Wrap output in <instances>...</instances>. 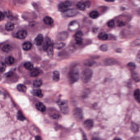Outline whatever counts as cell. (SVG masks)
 Instances as JSON below:
<instances>
[{"label": "cell", "mask_w": 140, "mask_h": 140, "mask_svg": "<svg viewBox=\"0 0 140 140\" xmlns=\"http://www.w3.org/2000/svg\"><path fill=\"white\" fill-rule=\"evenodd\" d=\"M93 122L92 120L89 119L86 120L84 122V126L86 129L88 130H90L92 128L93 126Z\"/></svg>", "instance_id": "9"}, {"label": "cell", "mask_w": 140, "mask_h": 140, "mask_svg": "<svg viewBox=\"0 0 140 140\" xmlns=\"http://www.w3.org/2000/svg\"><path fill=\"white\" fill-rule=\"evenodd\" d=\"M53 79L55 82H58L60 80V73L58 71H53Z\"/></svg>", "instance_id": "22"}, {"label": "cell", "mask_w": 140, "mask_h": 140, "mask_svg": "<svg viewBox=\"0 0 140 140\" xmlns=\"http://www.w3.org/2000/svg\"><path fill=\"white\" fill-rule=\"evenodd\" d=\"M6 69V65L3 62H1L0 65V72L1 73L4 72Z\"/></svg>", "instance_id": "39"}, {"label": "cell", "mask_w": 140, "mask_h": 140, "mask_svg": "<svg viewBox=\"0 0 140 140\" xmlns=\"http://www.w3.org/2000/svg\"><path fill=\"white\" fill-rule=\"evenodd\" d=\"M92 76V71L90 69L87 68L83 70L81 73V79L83 82L87 83L91 80Z\"/></svg>", "instance_id": "1"}, {"label": "cell", "mask_w": 140, "mask_h": 140, "mask_svg": "<svg viewBox=\"0 0 140 140\" xmlns=\"http://www.w3.org/2000/svg\"><path fill=\"white\" fill-rule=\"evenodd\" d=\"M17 89L18 91L22 93H25L26 91V87L24 85L20 84L17 86Z\"/></svg>", "instance_id": "24"}, {"label": "cell", "mask_w": 140, "mask_h": 140, "mask_svg": "<svg viewBox=\"0 0 140 140\" xmlns=\"http://www.w3.org/2000/svg\"><path fill=\"white\" fill-rule=\"evenodd\" d=\"M69 80L72 83H74L78 80L79 78V74L76 68H74L70 72L69 74Z\"/></svg>", "instance_id": "2"}, {"label": "cell", "mask_w": 140, "mask_h": 140, "mask_svg": "<svg viewBox=\"0 0 140 140\" xmlns=\"http://www.w3.org/2000/svg\"><path fill=\"white\" fill-rule=\"evenodd\" d=\"M43 22L45 24L47 25H51L53 23V19L50 17H46L44 18Z\"/></svg>", "instance_id": "14"}, {"label": "cell", "mask_w": 140, "mask_h": 140, "mask_svg": "<svg viewBox=\"0 0 140 140\" xmlns=\"http://www.w3.org/2000/svg\"><path fill=\"white\" fill-rule=\"evenodd\" d=\"M14 28V25L13 23L8 22L5 25V29L8 31H11Z\"/></svg>", "instance_id": "18"}, {"label": "cell", "mask_w": 140, "mask_h": 140, "mask_svg": "<svg viewBox=\"0 0 140 140\" xmlns=\"http://www.w3.org/2000/svg\"><path fill=\"white\" fill-rule=\"evenodd\" d=\"M73 114L75 117L78 120H81L83 118V113L81 108H75L74 110Z\"/></svg>", "instance_id": "6"}, {"label": "cell", "mask_w": 140, "mask_h": 140, "mask_svg": "<svg viewBox=\"0 0 140 140\" xmlns=\"http://www.w3.org/2000/svg\"><path fill=\"white\" fill-rule=\"evenodd\" d=\"M68 36V33L67 32H61L58 34V39L61 40H63L67 39Z\"/></svg>", "instance_id": "16"}, {"label": "cell", "mask_w": 140, "mask_h": 140, "mask_svg": "<svg viewBox=\"0 0 140 140\" xmlns=\"http://www.w3.org/2000/svg\"><path fill=\"white\" fill-rule=\"evenodd\" d=\"M13 72H9L8 73H7V74H6V76L8 77H10V76H11L13 75Z\"/></svg>", "instance_id": "47"}, {"label": "cell", "mask_w": 140, "mask_h": 140, "mask_svg": "<svg viewBox=\"0 0 140 140\" xmlns=\"http://www.w3.org/2000/svg\"><path fill=\"white\" fill-rule=\"evenodd\" d=\"M83 140H88L85 134H83Z\"/></svg>", "instance_id": "48"}, {"label": "cell", "mask_w": 140, "mask_h": 140, "mask_svg": "<svg viewBox=\"0 0 140 140\" xmlns=\"http://www.w3.org/2000/svg\"><path fill=\"white\" fill-rule=\"evenodd\" d=\"M39 74V71L37 68H33L30 71V75L31 77H37Z\"/></svg>", "instance_id": "19"}, {"label": "cell", "mask_w": 140, "mask_h": 140, "mask_svg": "<svg viewBox=\"0 0 140 140\" xmlns=\"http://www.w3.org/2000/svg\"><path fill=\"white\" fill-rule=\"evenodd\" d=\"M92 140H102L100 139H99V138H93Z\"/></svg>", "instance_id": "50"}, {"label": "cell", "mask_w": 140, "mask_h": 140, "mask_svg": "<svg viewBox=\"0 0 140 140\" xmlns=\"http://www.w3.org/2000/svg\"><path fill=\"white\" fill-rule=\"evenodd\" d=\"M98 38L100 40L102 41L106 40L108 38V35L106 33L102 32L99 33L98 34Z\"/></svg>", "instance_id": "21"}, {"label": "cell", "mask_w": 140, "mask_h": 140, "mask_svg": "<svg viewBox=\"0 0 140 140\" xmlns=\"http://www.w3.org/2000/svg\"><path fill=\"white\" fill-rule=\"evenodd\" d=\"M108 46L106 45V44H103L102 45H101V46L100 47V49L101 50V51H106L108 50Z\"/></svg>", "instance_id": "37"}, {"label": "cell", "mask_w": 140, "mask_h": 140, "mask_svg": "<svg viewBox=\"0 0 140 140\" xmlns=\"http://www.w3.org/2000/svg\"><path fill=\"white\" fill-rule=\"evenodd\" d=\"M4 17H5V15L4 14H3V12H0V20H3V19H4Z\"/></svg>", "instance_id": "45"}, {"label": "cell", "mask_w": 140, "mask_h": 140, "mask_svg": "<svg viewBox=\"0 0 140 140\" xmlns=\"http://www.w3.org/2000/svg\"><path fill=\"white\" fill-rule=\"evenodd\" d=\"M136 59L137 62L140 63V51H139V53H138L137 55L136 56Z\"/></svg>", "instance_id": "43"}, {"label": "cell", "mask_w": 140, "mask_h": 140, "mask_svg": "<svg viewBox=\"0 0 140 140\" xmlns=\"http://www.w3.org/2000/svg\"><path fill=\"white\" fill-rule=\"evenodd\" d=\"M127 66L129 69L131 71H134L136 68V66L135 64L132 63V62L129 63L128 64Z\"/></svg>", "instance_id": "34"}, {"label": "cell", "mask_w": 140, "mask_h": 140, "mask_svg": "<svg viewBox=\"0 0 140 140\" xmlns=\"http://www.w3.org/2000/svg\"><path fill=\"white\" fill-rule=\"evenodd\" d=\"M11 49V46L9 44H6V45H4L2 48V51L3 52H5V53L10 52Z\"/></svg>", "instance_id": "29"}, {"label": "cell", "mask_w": 140, "mask_h": 140, "mask_svg": "<svg viewBox=\"0 0 140 140\" xmlns=\"http://www.w3.org/2000/svg\"><path fill=\"white\" fill-rule=\"evenodd\" d=\"M32 47V44L30 42H25L22 44V48L24 51H29L31 48Z\"/></svg>", "instance_id": "13"}, {"label": "cell", "mask_w": 140, "mask_h": 140, "mask_svg": "<svg viewBox=\"0 0 140 140\" xmlns=\"http://www.w3.org/2000/svg\"><path fill=\"white\" fill-rule=\"evenodd\" d=\"M24 67L28 70H31L33 68V65L30 62H27L24 64Z\"/></svg>", "instance_id": "25"}, {"label": "cell", "mask_w": 140, "mask_h": 140, "mask_svg": "<svg viewBox=\"0 0 140 140\" xmlns=\"http://www.w3.org/2000/svg\"><path fill=\"white\" fill-rule=\"evenodd\" d=\"M131 129L132 131L134 133H136L138 131L139 129V125L134 122H132L131 124Z\"/></svg>", "instance_id": "23"}, {"label": "cell", "mask_w": 140, "mask_h": 140, "mask_svg": "<svg viewBox=\"0 0 140 140\" xmlns=\"http://www.w3.org/2000/svg\"><path fill=\"white\" fill-rule=\"evenodd\" d=\"M113 140H122L120 138H115V139H114Z\"/></svg>", "instance_id": "51"}, {"label": "cell", "mask_w": 140, "mask_h": 140, "mask_svg": "<svg viewBox=\"0 0 140 140\" xmlns=\"http://www.w3.org/2000/svg\"><path fill=\"white\" fill-rule=\"evenodd\" d=\"M58 105L61 109V111L63 114H67L69 111V108L68 107V104L65 101H63L60 102Z\"/></svg>", "instance_id": "4"}, {"label": "cell", "mask_w": 140, "mask_h": 140, "mask_svg": "<svg viewBox=\"0 0 140 140\" xmlns=\"http://www.w3.org/2000/svg\"><path fill=\"white\" fill-rule=\"evenodd\" d=\"M125 24H124V23L123 22H122V21H119L118 22V25L119 26H123Z\"/></svg>", "instance_id": "44"}, {"label": "cell", "mask_w": 140, "mask_h": 140, "mask_svg": "<svg viewBox=\"0 0 140 140\" xmlns=\"http://www.w3.org/2000/svg\"><path fill=\"white\" fill-rule=\"evenodd\" d=\"M51 44V42L50 39L48 37L46 38L45 40L44 41L43 45V49L44 51H47L48 48L50 46Z\"/></svg>", "instance_id": "11"}, {"label": "cell", "mask_w": 140, "mask_h": 140, "mask_svg": "<svg viewBox=\"0 0 140 140\" xmlns=\"http://www.w3.org/2000/svg\"><path fill=\"white\" fill-rule=\"evenodd\" d=\"M65 46L64 43H58L56 45V48L58 49H60L63 48Z\"/></svg>", "instance_id": "38"}, {"label": "cell", "mask_w": 140, "mask_h": 140, "mask_svg": "<svg viewBox=\"0 0 140 140\" xmlns=\"http://www.w3.org/2000/svg\"><path fill=\"white\" fill-rule=\"evenodd\" d=\"M27 35V32L25 30H20L16 33V37L19 39H24L26 37Z\"/></svg>", "instance_id": "7"}, {"label": "cell", "mask_w": 140, "mask_h": 140, "mask_svg": "<svg viewBox=\"0 0 140 140\" xmlns=\"http://www.w3.org/2000/svg\"><path fill=\"white\" fill-rule=\"evenodd\" d=\"M77 7L79 10H84L86 9V6L84 3L80 2L77 4Z\"/></svg>", "instance_id": "31"}, {"label": "cell", "mask_w": 140, "mask_h": 140, "mask_svg": "<svg viewBox=\"0 0 140 140\" xmlns=\"http://www.w3.org/2000/svg\"><path fill=\"white\" fill-rule=\"evenodd\" d=\"M75 40H76V43L78 45H81L82 44L83 39L82 37H76L75 38Z\"/></svg>", "instance_id": "40"}, {"label": "cell", "mask_w": 140, "mask_h": 140, "mask_svg": "<svg viewBox=\"0 0 140 140\" xmlns=\"http://www.w3.org/2000/svg\"><path fill=\"white\" fill-rule=\"evenodd\" d=\"M42 82L41 80L38 79L34 81L33 85L34 87H39L42 86Z\"/></svg>", "instance_id": "28"}, {"label": "cell", "mask_w": 140, "mask_h": 140, "mask_svg": "<svg viewBox=\"0 0 140 140\" xmlns=\"http://www.w3.org/2000/svg\"><path fill=\"white\" fill-rule=\"evenodd\" d=\"M132 77L134 80L136 82H139L140 81V77L139 75L136 72H133L132 73Z\"/></svg>", "instance_id": "30"}, {"label": "cell", "mask_w": 140, "mask_h": 140, "mask_svg": "<svg viewBox=\"0 0 140 140\" xmlns=\"http://www.w3.org/2000/svg\"><path fill=\"white\" fill-rule=\"evenodd\" d=\"M134 97L135 100L139 103H140V90L139 89H136L134 92Z\"/></svg>", "instance_id": "17"}, {"label": "cell", "mask_w": 140, "mask_h": 140, "mask_svg": "<svg viewBox=\"0 0 140 140\" xmlns=\"http://www.w3.org/2000/svg\"><path fill=\"white\" fill-rule=\"evenodd\" d=\"M35 140H42V139L40 136H37L35 138Z\"/></svg>", "instance_id": "46"}, {"label": "cell", "mask_w": 140, "mask_h": 140, "mask_svg": "<svg viewBox=\"0 0 140 140\" xmlns=\"http://www.w3.org/2000/svg\"><path fill=\"white\" fill-rule=\"evenodd\" d=\"M83 36V33L81 31H79L77 32L75 34V38L76 37H82V36Z\"/></svg>", "instance_id": "41"}, {"label": "cell", "mask_w": 140, "mask_h": 140, "mask_svg": "<svg viewBox=\"0 0 140 140\" xmlns=\"http://www.w3.org/2000/svg\"><path fill=\"white\" fill-rule=\"evenodd\" d=\"M72 5V2L69 0H67L61 3L58 6V9L60 11L64 12L67 10H69Z\"/></svg>", "instance_id": "3"}, {"label": "cell", "mask_w": 140, "mask_h": 140, "mask_svg": "<svg viewBox=\"0 0 140 140\" xmlns=\"http://www.w3.org/2000/svg\"><path fill=\"white\" fill-rule=\"evenodd\" d=\"M104 63L106 65L109 66L115 64L116 63V61L113 59L109 58L105 60Z\"/></svg>", "instance_id": "20"}, {"label": "cell", "mask_w": 140, "mask_h": 140, "mask_svg": "<svg viewBox=\"0 0 140 140\" xmlns=\"http://www.w3.org/2000/svg\"><path fill=\"white\" fill-rule=\"evenodd\" d=\"M95 62L92 60H87L85 62L84 65L87 66H92L94 64Z\"/></svg>", "instance_id": "35"}, {"label": "cell", "mask_w": 140, "mask_h": 140, "mask_svg": "<svg viewBox=\"0 0 140 140\" xmlns=\"http://www.w3.org/2000/svg\"><path fill=\"white\" fill-rule=\"evenodd\" d=\"M44 41L43 36L42 34H38L34 41L35 44L37 45H40L42 44Z\"/></svg>", "instance_id": "8"}, {"label": "cell", "mask_w": 140, "mask_h": 140, "mask_svg": "<svg viewBox=\"0 0 140 140\" xmlns=\"http://www.w3.org/2000/svg\"><path fill=\"white\" fill-rule=\"evenodd\" d=\"M48 114L50 117L53 119H57L60 117L59 113L55 108H49L48 110Z\"/></svg>", "instance_id": "5"}, {"label": "cell", "mask_w": 140, "mask_h": 140, "mask_svg": "<svg viewBox=\"0 0 140 140\" xmlns=\"http://www.w3.org/2000/svg\"><path fill=\"white\" fill-rule=\"evenodd\" d=\"M47 54L49 57H51L53 55V46L52 45H51L49 47L47 50Z\"/></svg>", "instance_id": "33"}, {"label": "cell", "mask_w": 140, "mask_h": 140, "mask_svg": "<svg viewBox=\"0 0 140 140\" xmlns=\"http://www.w3.org/2000/svg\"><path fill=\"white\" fill-rule=\"evenodd\" d=\"M99 13L96 11H93L90 13V17L93 19H95L99 17Z\"/></svg>", "instance_id": "32"}, {"label": "cell", "mask_w": 140, "mask_h": 140, "mask_svg": "<svg viewBox=\"0 0 140 140\" xmlns=\"http://www.w3.org/2000/svg\"><path fill=\"white\" fill-rule=\"evenodd\" d=\"M84 3L86 5V8H89L91 5V3L89 0H86Z\"/></svg>", "instance_id": "42"}, {"label": "cell", "mask_w": 140, "mask_h": 140, "mask_svg": "<svg viewBox=\"0 0 140 140\" xmlns=\"http://www.w3.org/2000/svg\"><path fill=\"white\" fill-rule=\"evenodd\" d=\"M64 13L67 17H74L76 15L78 12L75 9H69Z\"/></svg>", "instance_id": "10"}, {"label": "cell", "mask_w": 140, "mask_h": 140, "mask_svg": "<svg viewBox=\"0 0 140 140\" xmlns=\"http://www.w3.org/2000/svg\"><path fill=\"white\" fill-rule=\"evenodd\" d=\"M15 59L12 56H8L5 59V63L6 64L8 65H12L14 63Z\"/></svg>", "instance_id": "15"}, {"label": "cell", "mask_w": 140, "mask_h": 140, "mask_svg": "<svg viewBox=\"0 0 140 140\" xmlns=\"http://www.w3.org/2000/svg\"><path fill=\"white\" fill-rule=\"evenodd\" d=\"M33 94L34 96H36L39 97H41L43 96L42 91L40 89L35 90L33 91Z\"/></svg>", "instance_id": "26"}, {"label": "cell", "mask_w": 140, "mask_h": 140, "mask_svg": "<svg viewBox=\"0 0 140 140\" xmlns=\"http://www.w3.org/2000/svg\"><path fill=\"white\" fill-rule=\"evenodd\" d=\"M36 106L37 109L42 112H44L46 110L45 106L42 102H38L36 104Z\"/></svg>", "instance_id": "12"}, {"label": "cell", "mask_w": 140, "mask_h": 140, "mask_svg": "<svg viewBox=\"0 0 140 140\" xmlns=\"http://www.w3.org/2000/svg\"><path fill=\"white\" fill-rule=\"evenodd\" d=\"M108 26L109 28H113L115 25V22L114 20H111L109 21L107 23Z\"/></svg>", "instance_id": "36"}, {"label": "cell", "mask_w": 140, "mask_h": 140, "mask_svg": "<svg viewBox=\"0 0 140 140\" xmlns=\"http://www.w3.org/2000/svg\"><path fill=\"white\" fill-rule=\"evenodd\" d=\"M106 1L108 2H113L115 1V0H105Z\"/></svg>", "instance_id": "49"}, {"label": "cell", "mask_w": 140, "mask_h": 140, "mask_svg": "<svg viewBox=\"0 0 140 140\" xmlns=\"http://www.w3.org/2000/svg\"><path fill=\"white\" fill-rule=\"evenodd\" d=\"M17 118L18 120H20L21 121H24L25 119L24 115L21 111H18L17 114Z\"/></svg>", "instance_id": "27"}]
</instances>
